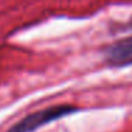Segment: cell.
<instances>
[{
	"mask_svg": "<svg viewBox=\"0 0 132 132\" xmlns=\"http://www.w3.org/2000/svg\"><path fill=\"white\" fill-rule=\"evenodd\" d=\"M78 111H80V108L74 105H54L38 109V111L31 112L24 118H21L19 122L10 126L7 132H34L40 129L41 126L48 125L54 121L61 119L70 114H75Z\"/></svg>",
	"mask_w": 132,
	"mask_h": 132,
	"instance_id": "1",
	"label": "cell"
},
{
	"mask_svg": "<svg viewBox=\"0 0 132 132\" xmlns=\"http://www.w3.org/2000/svg\"><path fill=\"white\" fill-rule=\"evenodd\" d=\"M104 60L109 67L132 65V36L117 40L105 47Z\"/></svg>",
	"mask_w": 132,
	"mask_h": 132,
	"instance_id": "2",
	"label": "cell"
},
{
	"mask_svg": "<svg viewBox=\"0 0 132 132\" xmlns=\"http://www.w3.org/2000/svg\"><path fill=\"white\" fill-rule=\"evenodd\" d=\"M129 26H131V27H132V20H131V23H129Z\"/></svg>",
	"mask_w": 132,
	"mask_h": 132,
	"instance_id": "3",
	"label": "cell"
}]
</instances>
